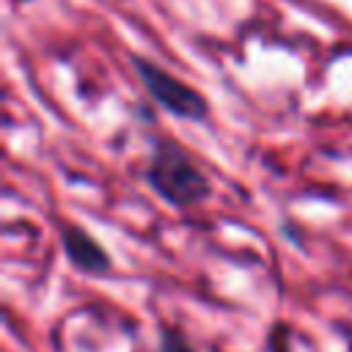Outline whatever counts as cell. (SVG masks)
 <instances>
[{
	"instance_id": "3",
	"label": "cell",
	"mask_w": 352,
	"mask_h": 352,
	"mask_svg": "<svg viewBox=\"0 0 352 352\" xmlns=\"http://www.w3.org/2000/svg\"><path fill=\"white\" fill-rule=\"evenodd\" d=\"M60 245H63V256L66 261L85 272V275H94V278H102L110 272L113 261L107 256V250L102 248V242L96 236H91L82 226H74V223H66L60 228Z\"/></svg>"
},
{
	"instance_id": "4",
	"label": "cell",
	"mask_w": 352,
	"mask_h": 352,
	"mask_svg": "<svg viewBox=\"0 0 352 352\" xmlns=\"http://www.w3.org/2000/svg\"><path fill=\"white\" fill-rule=\"evenodd\" d=\"M162 352H195V349H192V344L184 338L182 330L170 327V330H165V336H162Z\"/></svg>"
},
{
	"instance_id": "1",
	"label": "cell",
	"mask_w": 352,
	"mask_h": 352,
	"mask_svg": "<svg viewBox=\"0 0 352 352\" xmlns=\"http://www.w3.org/2000/svg\"><path fill=\"white\" fill-rule=\"evenodd\" d=\"M146 182L173 209H192L212 195L209 176L182 146L170 140L154 146L146 165Z\"/></svg>"
},
{
	"instance_id": "2",
	"label": "cell",
	"mask_w": 352,
	"mask_h": 352,
	"mask_svg": "<svg viewBox=\"0 0 352 352\" xmlns=\"http://www.w3.org/2000/svg\"><path fill=\"white\" fill-rule=\"evenodd\" d=\"M132 69H135L140 85L146 88V94L165 113H170L176 118H184V121H204L209 116L206 96L201 91H195L190 82H184L182 77L162 69L160 63H154L143 55H132Z\"/></svg>"
}]
</instances>
